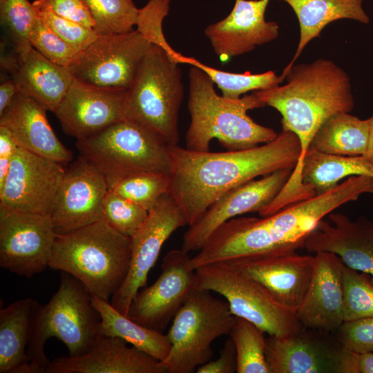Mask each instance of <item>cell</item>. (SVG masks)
Listing matches in <instances>:
<instances>
[{"label": "cell", "mask_w": 373, "mask_h": 373, "mask_svg": "<svg viewBox=\"0 0 373 373\" xmlns=\"http://www.w3.org/2000/svg\"><path fill=\"white\" fill-rule=\"evenodd\" d=\"M169 151L168 193L190 226L229 191L281 169L294 170L300 146L294 133L282 131L274 140L247 149L198 152L176 144Z\"/></svg>", "instance_id": "obj_2"}, {"label": "cell", "mask_w": 373, "mask_h": 373, "mask_svg": "<svg viewBox=\"0 0 373 373\" xmlns=\"http://www.w3.org/2000/svg\"><path fill=\"white\" fill-rule=\"evenodd\" d=\"M197 373H233L237 372V356L234 343L228 338L214 361H209L200 365Z\"/></svg>", "instance_id": "obj_44"}, {"label": "cell", "mask_w": 373, "mask_h": 373, "mask_svg": "<svg viewBox=\"0 0 373 373\" xmlns=\"http://www.w3.org/2000/svg\"><path fill=\"white\" fill-rule=\"evenodd\" d=\"M343 265L333 253H314L311 281L296 309L302 326L335 333L344 323Z\"/></svg>", "instance_id": "obj_21"}, {"label": "cell", "mask_w": 373, "mask_h": 373, "mask_svg": "<svg viewBox=\"0 0 373 373\" xmlns=\"http://www.w3.org/2000/svg\"><path fill=\"white\" fill-rule=\"evenodd\" d=\"M46 373H168L162 361L117 337L99 334L84 354L50 361Z\"/></svg>", "instance_id": "obj_24"}, {"label": "cell", "mask_w": 373, "mask_h": 373, "mask_svg": "<svg viewBox=\"0 0 373 373\" xmlns=\"http://www.w3.org/2000/svg\"><path fill=\"white\" fill-rule=\"evenodd\" d=\"M264 334L253 323L236 317L229 333L236 351V372L269 373L265 355L266 338Z\"/></svg>", "instance_id": "obj_33"}, {"label": "cell", "mask_w": 373, "mask_h": 373, "mask_svg": "<svg viewBox=\"0 0 373 373\" xmlns=\"http://www.w3.org/2000/svg\"><path fill=\"white\" fill-rule=\"evenodd\" d=\"M151 44L136 29L98 35L68 67L73 77L104 88L127 90Z\"/></svg>", "instance_id": "obj_12"}, {"label": "cell", "mask_w": 373, "mask_h": 373, "mask_svg": "<svg viewBox=\"0 0 373 373\" xmlns=\"http://www.w3.org/2000/svg\"><path fill=\"white\" fill-rule=\"evenodd\" d=\"M173 57L171 60L173 62L178 64H187L202 70L220 88L222 95L227 98H239L249 91L271 88L282 82L280 77L272 70L258 74L235 73L211 67L178 52Z\"/></svg>", "instance_id": "obj_32"}, {"label": "cell", "mask_w": 373, "mask_h": 373, "mask_svg": "<svg viewBox=\"0 0 373 373\" xmlns=\"http://www.w3.org/2000/svg\"><path fill=\"white\" fill-rule=\"evenodd\" d=\"M57 236L50 215L0 206V267L26 278L43 272Z\"/></svg>", "instance_id": "obj_13"}, {"label": "cell", "mask_w": 373, "mask_h": 373, "mask_svg": "<svg viewBox=\"0 0 373 373\" xmlns=\"http://www.w3.org/2000/svg\"><path fill=\"white\" fill-rule=\"evenodd\" d=\"M98 35L124 33L137 25L139 9L132 0H84Z\"/></svg>", "instance_id": "obj_35"}, {"label": "cell", "mask_w": 373, "mask_h": 373, "mask_svg": "<svg viewBox=\"0 0 373 373\" xmlns=\"http://www.w3.org/2000/svg\"><path fill=\"white\" fill-rule=\"evenodd\" d=\"M37 16L34 5L28 0H0L1 24L12 45V53L18 59L32 48L29 33Z\"/></svg>", "instance_id": "obj_34"}, {"label": "cell", "mask_w": 373, "mask_h": 373, "mask_svg": "<svg viewBox=\"0 0 373 373\" xmlns=\"http://www.w3.org/2000/svg\"><path fill=\"white\" fill-rule=\"evenodd\" d=\"M373 194V178L351 176L334 189L289 205L267 216L232 218L219 227L189 267H198L256 256L296 251L318 223L338 207Z\"/></svg>", "instance_id": "obj_1"}, {"label": "cell", "mask_w": 373, "mask_h": 373, "mask_svg": "<svg viewBox=\"0 0 373 373\" xmlns=\"http://www.w3.org/2000/svg\"><path fill=\"white\" fill-rule=\"evenodd\" d=\"M359 373H373V352L358 354Z\"/></svg>", "instance_id": "obj_47"}, {"label": "cell", "mask_w": 373, "mask_h": 373, "mask_svg": "<svg viewBox=\"0 0 373 373\" xmlns=\"http://www.w3.org/2000/svg\"><path fill=\"white\" fill-rule=\"evenodd\" d=\"M62 165L19 146L0 189V206L50 215L66 171Z\"/></svg>", "instance_id": "obj_16"}, {"label": "cell", "mask_w": 373, "mask_h": 373, "mask_svg": "<svg viewBox=\"0 0 373 373\" xmlns=\"http://www.w3.org/2000/svg\"><path fill=\"white\" fill-rule=\"evenodd\" d=\"M170 9V0H149L141 9L137 22V30L151 44L162 48L172 56L175 52L166 40L162 22Z\"/></svg>", "instance_id": "obj_40"}, {"label": "cell", "mask_w": 373, "mask_h": 373, "mask_svg": "<svg viewBox=\"0 0 373 373\" xmlns=\"http://www.w3.org/2000/svg\"><path fill=\"white\" fill-rule=\"evenodd\" d=\"M295 12L300 26L296 51L283 73L289 70L313 39L320 37L329 23L343 19L368 23L370 17L363 8V0H279Z\"/></svg>", "instance_id": "obj_27"}, {"label": "cell", "mask_w": 373, "mask_h": 373, "mask_svg": "<svg viewBox=\"0 0 373 373\" xmlns=\"http://www.w3.org/2000/svg\"><path fill=\"white\" fill-rule=\"evenodd\" d=\"M321 220L307 236L304 248L310 253L337 255L347 267L370 275L373 282V221L365 216L352 220L341 213Z\"/></svg>", "instance_id": "obj_22"}, {"label": "cell", "mask_w": 373, "mask_h": 373, "mask_svg": "<svg viewBox=\"0 0 373 373\" xmlns=\"http://www.w3.org/2000/svg\"><path fill=\"white\" fill-rule=\"evenodd\" d=\"M46 111L34 99L19 91L0 114V126L10 131L19 147L62 164H68L73 159V153L57 137Z\"/></svg>", "instance_id": "obj_25"}, {"label": "cell", "mask_w": 373, "mask_h": 373, "mask_svg": "<svg viewBox=\"0 0 373 373\" xmlns=\"http://www.w3.org/2000/svg\"><path fill=\"white\" fill-rule=\"evenodd\" d=\"M58 289L45 305L35 302L27 355L32 373H46L50 362L44 346L50 338L61 341L70 356L84 354L99 334L101 317L91 295L73 276L61 272Z\"/></svg>", "instance_id": "obj_6"}, {"label": "cell", "mask_w": 373, "mask_h": 373, "mask_svg": "<svg viewBox=\"0 0 373 373\" xmlns=\"http://www.w3.org/2000/svg\"><path fill=\"white\" fill-rule=\"evenodd\" d=\"M369 133L368 118L361 119L350 113H339L320 127L309 149L336 155L363 156Z\"/></svg>", "instance_id": "obj_31"}, {"label": "cell", "mask_w": 373, "mask_h": 373, "mask_svg": "<svg viewBox=\"0 0 373 373\" xmlns=\"http://www.w3.org/2000/svg\"><path fill=\"white\" fill-rule=\"evenodd\" d=\"M195 271L198 289L220 294L235 316L253 323L269 336H288L303 327L295 309L279 303L263 285L233 265L220 262Z\"/></svg>", "instance_id": "obj_10"}, {"label": "cell", "mask_w": 373, "mask_h": 373, "mask_svg": "<svg viewBox=\"0 0 373 373\" xmlns=\"http://www.w3.org/2000/svg\"><path fill=\"white\" fill-rule=\"evenodd\" d=\"M334 334L348 350L357 354L373 352V317L345 321Z\"/></svg>", "instance_id": "obj_42"}, {"label": "cell", "mask_w": 373, "mask_h": 373, "mask_svg": "<svg viewBox=\"0 0 373 373\" xmlns=\"http://www.w3.org/2000/svg\"><path fill=\"white\" fill-rule=\"evenodd\" d=\"M6 70L19 91L53 113L74 80L68 67L48 60L33 48L21 59L16 57Z\"/></svg>", "instance_id": "obj_26"}, {"label": "cell", "mask_w": 373, "mask_h": 373, "mask_svg": "<svg viewBox=\"0 0 373 373\" xmlns=\"http://www.w3.org/2000/svg\"><path fill=\"white\" fill-rule=\"evenodd\" d=\"M270 0H235L231 12L207 26L204 34L222 62L276 39L278 25L265 20Z\"/></svg>", "instance_id": "obj_20"}, {"label": "cell", "mask_w": 373, "mask_h": 373, "mask_svg": "<svg viewBox=\"0 0 373 373\" xmlns=\"http://www.w3.org/2000/svg\"><path fill=\"white\" fill-rule=\"evenodd\" d=\"M37 8L49 9L56 15L93 29L94 22L84 0H35Z\"/></svg>", "instance_id": "obj_43"}, {"label": "cell", "mask_w": 373, "mask_h": 373, "mask_svg": "<svg viewBox=\"0 0 373 373\" xmlns=\"http://www.w3.org/2000/svg\"><path fill=\"white\" fill-rule=\"evenodd\" d=\"M35 302L22 298L0 310V373H32L27 348Z\"/></svg>", "instance_id": "obj_28"}, {"label": "cell", "mask_w": 373, "mask_h": 373, "mask_svg": "<svg viewBox=\"0 0 373 373\" xmlns=\"http://www.w3.org/2000/svg\"><path fill=\"white\" fill-rule=\"evenodd\" d=\"M99 313V334L117 337L162 361L169 354L171 343L162 332L146 328L117 310L110 302L91 296Z\"/></svg>", "instance_id": "obj_30"}, {"label": "cell", "mask_w": 373, "mask_h": 373, "mask_svg": "<svg viewBox=\"0 0 373 373\" xmlns=\"http://www.w3.org/2000/svg\"><path fill=\"white\" fill-rule=\"evenodd\" d=\"M109 188L102 173L81 157L66 169L50 214L57 235L102 220V207Z\"/></svg>", "instance_id": "obj_18"}, {"label": "cell", "mask_w": 373, "mask_h": 373, "mask_svg": "<svg viewBox=\"0 0 373 373\" xmlns=\"http://www.w3.org/2000/svg\"><path fill=\"white\" fill-rule=\"evenodd\" d=\"M269 373H359L358 354L334 333L302 327L285 337L266 338Z\"/></svg>", "instance_id": "obj_11"}, {"label": "cell", "mask_w": 373, "mask_h": 373, "mask_svg": "<svg viewBox=\"0 0 373 373\" xmlns=\"http://www.w3.org/2000/svg\"><path fill=\"white\" fill-rule=\"evenodd\" d=\"M189 253L182 249L166 254L161 274L133 298L127 316L138 324L163 333L190 295L197 288V274L189 267Z\"/></svg>", "instance_id": "obj_15"}, {"label": "cell", "mask_w": 373, "mask_h": 373, "mask_svg": "<svg viewBox=\"0 0 373 373\" xmlns=\"http://www.w3.org/2000/svg\"><path fill=\"white\" fill-rule=\"evenodd\" d=\"M280 77L282 82L286 79L285 85L256 92L265 106L280 113L283 131L292 132L299 140L298 163L281 191L285 198L294 200L307 193L301 181V168L315 134L332 115L350 113L354 99L348 75L329 59L294 64Z\"/></svg>", "instance_id": "obj_3"}, {"label": "cell", "mask_w": 373, "mask_h": 373, "mask_svg": "<svg viewBox=\"0 0 373 373\" xmlns=\"http://www.w3.org/2000/svg\"><path fill=\"white\" fill-rule=\"evenodd\" d=\"M149 211L108 189L102 207V218L113 229L131 238L146 220Z\"/></svg>", "instance_id": "obj_38"}, {"label": "cell", "mask_w": 373, "mask_h": 373, "mask_svg": "<svg viewBox=\"0 0 373 373\" xmlns=\"http://www.w3.org/2000/svg\"><path fill=\"white\" fill-rule=\"evenodd\" d=\"M79 157L94 166L111 189L143 172L169 174V146L139 124L123 119L88 137L77 140Z\"/></svg>", "instance_id": "obj_8"}, {"label": "cell", "mask_w": 373, "mask_h": 373, "mask_svg": "<svg viewBox=\"0 0 373 373\" xmlns=\"http://www.w3.org/2000/svg\"><path fill=\"white\" fill-rule=\"evenodd\" d=\"M373 178V165L363 156L327 154L309 149L302 164L303 184L315 195L328 191L345 178Z\"/></svg>", "instance_id": "obj_29"}, {"label": "cell", "mask_w": 373, "mask_h": 373, "mask_svg": "<svg viewBox=\"0 0 373 373\" xmlns=\"http://www.w3.org/2000/svg\"><path fill=\"white\" fill-rule=\"evenodd\" d=\"M19 88L15 82L10 78L0 85V114L12 103Z\"/></svg>", "instance_id": "obj_46"}, {"label": "cell", "mask_w": 373, "mask_h": 373, "mask_svg": "<svg viewBox=\"0 0 373 373\" xmlns=\"http://www.w3.org/2000/svg\"><path fill=\"white\" fill-rule=\"evenodd\" d=\"M293 169H284L238 186L216 200L183 236L181 249L186 253L198 251L212 233L236 216L259 213L282 190Z\"/></svg>", "instance_id": "obj_17"}, {"label": "cell", "mask_w": 373, "mask_h": 373, "mask_svg": "<svg viewBox=\"0 0 373 373\" xmlns=\"http://www.w3.org/2000/svg\"><path fill=\"white\" fill-rule=\"evenodd\" d=\"M342 277L344 321L373 317V282L371 276L343 263Z\"/></svg>", "instance_id": "obj_37"}, {"label": "cell", "mask_w": 373, "mask_h": 373, "mask_svg": "<svg viewBox=\"0 0 373 373\" xmlns=\"http://www.w3.org/2000/svg\"><path fill=\"white\" fill-rule=\"evenodd\" d=\"M179 64L151 44L126 90L124 119L145 128L168 146L178 144L184 86Z\"/></svg>", "instance_id": "obj_7"}, {"label": "cell", "mask_w": 373, "mask_h": 373, "mask_svg": "<svg viewBox=\"0 0 373 373\" xmlns=\"http://www.w3.org/2000/svg\"><path fill=\"white\" fill-rule=\"evenodd\" d=\"M126 93V90L101 88L74 78L54 113L65 133L84 139L124 119Z\"/></svg>", "instance_id": "obj_19"}, {"label": "cell", "mask_w": 373, "mask_h": 373, "mask_svg": "<svg viewBox=\"0 0 373 373\" xmlns=\"http://www.w3.org/2000/svg\"><path fill=\"white\" fill-rule=\"evenodd\" d=\"M368 119L370 123L369 140L366 151L363 157L373 165V115Z\"/></svg>", "instance_id": "obj_48"}, {"label": "cell", "mask_w": 373, "mask_h": 373, "mask_svg": "<svg viewBox=\"0 0 373 373\" xmlns=\"http://www.w3.org/2000/svg\"><path fill=\"white\" fill-rule=\"evenodd\" d=\"M35 8L48 27L77 52L86 49L98 36L93 29L61 17L49 9Z\"/></svg>", "instance_id": "obj_41"}, {"label": "cell", "mask_w": 373, "mask_h": 373, "mask_svg": "<svg viewBox=\"0 0 373 373\" xmlns=\"http://www.w3.org/2000/svg\"><path fill=\"white\" fill-rule=\"evenodd\" d=\"M188 225L184 213L166 193L149 211L148 216L131 238V257L128 274L111 298V304L127 316L138 291L146 287L148 275L164 242L178 229Z\"/></svg>", "instance_id": "obj_14"}, {"label": "cell", "mask_w": 373, "mask_h": 373, "mask_svg": "<svg viewBox=\"0 0 373 373\" xmlns=\"http://www.w3.org/2000/svg\"><path fill=\"white\" fill-rule=\"evenodd\" d=\"M211 292L196 289L174 316L166 334L171 348L162 361L168 373L194 372L211 360L212 343L229 334L236 317Z\"/></svg>", "instance_id": "obj_9"}, {"label": "cell", "mask_w": 373, "mask_h": 373, "mask_svg": "<svg viewBox=\"0 0 373 373\" xmlns=\"http://www.w3.org/2000/svg\"><path fill=\"white\" fill-rule=\"evenodd\" d=\"M19 146L10 131L0 126V189L3 186Z\"/></svg>", "instance_id": "obj_45"}, {"label": "cell", "mask_w": 373, "mask_h": 373, "mask_svg": "<svg viewBox=\"0 0 373 373\" xmlns=\"http://www.w3.org/2000/svg\"><path fill=\"white\" fill-rule=\"evenodd\" d=\"M131 238L104 220L57 236L49 267L79 280L91 296L108 301L130 267Z\"/></svg>", "instance_id": "obj_5"}, {"label": "cell", "mask_w": 373, "mask_h": 373, "mask_svg": "<svg viewBox=\"0 0 373 373\" xmlns=\"http://www.w3.org/2000/svg\"><path fill=\"white\" fill-rule=\"evenodd\" d=\"M188 110L191 122L185 135V148L209 151L216 139L227 151L256 147L274 140L278 134L256 123L248 111L265 106L256 92L236 99L219 95L214 84L200 68L189 72Z\"/></svg>", "instance_id": "obj_4"}, {"label": "cell", "mask_w": 373, "mask_h": 373, "mask_svg": "<svg viewBox=\"0 0 373 373\" xmlns=\"http://www.w3.org/2000/svg\"><path fill=\"white\" fill-rule=\"evenodd\" d=\"M29 41L41 55L63 66L68 67L78 53L55 34L38 14L30 30Z\"/></svg>", "instance_id": "obj_39"}, {"label": "cell", "mask_w": 373, "mask_h": 373, "mask_svg": "<svg viewBox=\"0 0 373 373\" xmlns=\"http://www.w3.org/2000/svg\"><path fill=\"white\" fill-rule=\"evenodd\" d=\"M263 285L281 304L296 309L312 276L314 256L296 251L224 261Z\"/></svg>", "instance_id": "obj_23"}, {"label": "cell", "mask_w": 373, "mask_h": 373, "mask_svg": "<svg viewBox=\"0 0 373 373\" xmlns=\"http://www.w3.org/2000/svg\"><path fill=\"white\" fill-rule=\"evenodd\" d=\"M169 184V173L149 171L127 177L109 189L149 211L168 193Z\"/></svg>", "instance_id": "obj_36"}]
</instances>
